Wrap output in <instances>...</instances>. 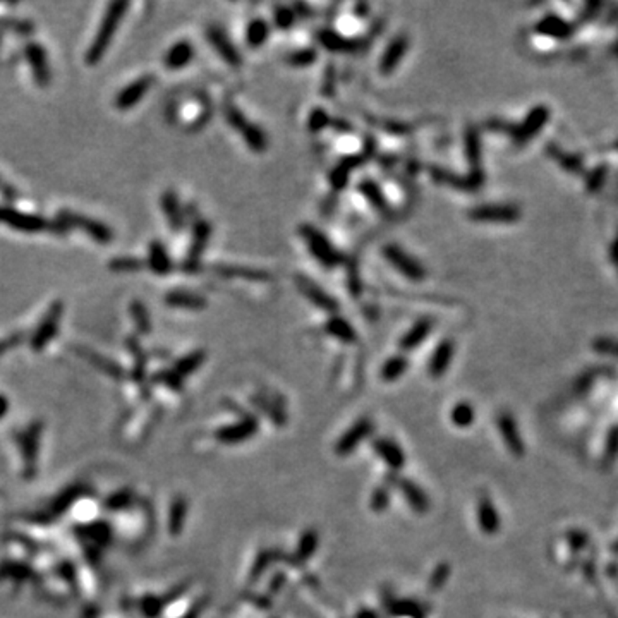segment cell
<instances>
[{
	"label": "cell",
	"instance_id": "obj_8",
	"mask_svg": "<svg viewBox=\"0 0 618 618\" xmlns=\"http://www.w3.org/2000/svg\"><path fill=\"white\" fill-rule=\"evenodd\" d=\"M153 81H155L153 76H143V78L136 79V81H132L131 85H127L124 90H120L115 98L117 108L127 110L134 107L138 101L143 100V97H145L146 91L151 88Z\"/></svg>",
	"mask_w": 618,
	"mask_h": 618
},
{
	"label": "cell",
	"instance_id": "obj_33",
	"mask_svg": "<svg viewBox=\"0 0 618 618\" xmlns=\"http://www.w3.org/2000/svg\"><path fill=\"white\" fill-rule=\"evenodd\" d=\"M241 134H242V138H244V141L248 143V146L251 148L253 151H256V153L265 151V148H267V145H268L265 132L251 122L246 126V129L241 132Z\"/></svg>",
	"mask_w": 618,
	"mask_h": 618
},
{
	"label": "cell",
	"instance_id": "obj_39",
	"mask_svg": "<svg viewBox=\"0 0 618 618\" xmlns=\"http://www.w3.org/2000/svg\"><path fill=\"white\" fill-rule=\"evenodd\" d=\"M500 431H502L505 442L509 443L515 452H517L519 442H517V437H515V426H514V423H512L510 418H507V416H502V418H500Z\"/></svg>",
	"mask_w": 618,
	"mask_h": 618
},
{
	"label": "cell",
	"instance_id": "obj_38",
	"mask_svg": "<svg viewBox=\"0 0 618 618\" xmlns=\"http://www.w3.org/2000/svg\"><path fill=\"white\" fill-rule=\"evenodd\" d=\"M308 124H309L311 132H320L321 129H325L332 124V119H330V115L327 112H325L323 108H314L313 112H311Z\"/></svg>",
	"mask_w": 618,
	"mask_h": 618
},
{
	"label": "cell",
	"instance_id": "obj_1",
	"mask_svg": "<svg viewBox=\"0 0 618 618\" xmlns=\"http://www.w3.org/2000/svg\"><path fill=\"white\" fill-rule=\"evenodd\" d=\"M129 7L127 2H113L110 3L107 7V13H105L104 21H101L100 29H98L97 36L93 38V43L90 45L88 52H86V62L91 64H97L98 60L101 59L107 50V47L112 41L113 35L117 31V26H119L120 19L124 17V13Z\"/></svg>",
	"mask_w": 618,
	"mask_h": 618
},
{
	"label": "cell",
	"instance_id": "obj_43",
	"mask_svg": "<svg viewBox=\"0 0 618 618\" xmlns=\"http://www.w3.org/2000/svg\"><path fill=\"white\" fill-rule=\"evenodd\" d=\"M316 543H318V538L314 536L313 533L306 534V536L301 540V545H299V552H297L299 559H302V560L308 559L311 553H313V549H314V546H316Z\"/></svg>",
	"mask_w": 618,
	"mask_h": 618
},
{
	"label": "cell",
	"instance_id": "obj_6",
	"mask_svg": "<svg viewBox=\"0 0 618 618\" xmlns=\"http://www.w3.org/2000/svg\"><path fill=\"white\" fill-rule=\"evenodd\" d=\"M60 316H62V302L55 301L52 302V306L48 308L47 314H45L43 320L38 325L35 335L31 339V347L33 351H41L45 349L48 342L57 335V328H59Z\"/></svg>",
	"mask_w": 618,
	"mask_h": 618
},
{
	"label": "cell",
	"instance_id": "obj_32",
	"mask_svg": "<svg viewBox=\"0 0 618 618\" xmlns=\"http://www.w3.org/2000/svg\"><path fill=\"white\" fill-rule=\"evenodd\" d=\"M359 160L356 158H346L342 164H339L335 169L330 172V184H332L333 189H342L346 188L347 182H349V176H351V170L354 169V165L358 164Z\"/></svg>",
	"mask_w": 618,
	"mask_h": 618
},
{
	"label": "cell",
	"instance_id": "obj_26",
	"mask_svg": "<svg viewBox=\"0 0 618 618\" xmlns=\"http://www.w3.org/2000/svg\"><path fill=\"white\" fill-rule=\"evenodd\" d=\"M325 332H327L328 335L335 337V339L342 340V342H347V344H352L358 340V335H356L354 328L351 327V323H349L347 320H344V318H339V316L330 318V320L327 321V325H325Z\"/></svg>",
	"mask_w": 618,
	"mask_h": 618
},
{
	"label": "cell",
	"instance_id": "obj_21",
	"mask_svg": "<svg viewBox=\"0 0 618 618\" xmlns=\"http://www.w3.org/2000/svg\"><path fill=\"white\" fill-rule=\"evenodd\" d=\"M148 265L157 275H167L172 270V260L160 241H153L148 249Z\"/></svg>",
	"mask_w": 618,
	"mask_h": 618
},
{
	"label": "cell",
	"instance_id": "obj_25",
	"mask_svg": "<svg viewBox=\"0 0 618 618\" xmlns=\"http://www.w3.org/2000/svg\"><path fill=\"white\" fill-rule=\"evenodd\" d=\"M162 210L169 218V223L172 229L179 230L184 225V215H182L179 199H177L176 192L174 191H165L162 195Z\"/></svg>",
	"mask_w": 618,
	"mask_h": 618
},
{
	"label": "cell",
	"instance_id": "obj_24",
	"mask_svg": "<svg viewBox=\"0 0 618 618\" xmlns=\"http://www.w3.org/2000/svg\"><path fill=\"white\" fill-rule=\"evenodd\" d=\"M431 327H433V323H431L430 320H426V318H424V320L416 321L414 327H412L407 333H405L404 337H402L400 347L404 349V351H412V349L419 347L421 342H423V340L430 335Z\"/></svg>",
	"mask_w": 618,
	"mask_h": 618
},
{
	"label": "cell",
	"instance_id": "obj_30",
	"mask_svg": "<svg viewBox=\"0 0 618 618\" xmlns=\"http://www.w3.org/2000/svg\"><path fill=\"white\" fill-rule=\"evenodd\" d=\"M400 490L404 493L405 500L411 503V507H414V510L421 512V514H423V512H428V498L424 496V493L416 486V484L409 483L407 479H402Z\"/></svg>",
	"mask_w": 618,
	"mask_h": 618
},
{
	"label": "cell",
	"instance_id": "obj_27",
	"mask_svg": "<svg viewBox=\"0 0 618 618\" xmlns=\"http://www.w3.org/2000/svg\"><path fill=\"white\" fill-rule=\"evenodd\" d=\"M217 273L222 276H227V279H244L255 280V282H263V280L270 279V275L267 272L244 267H217Z\"/></svg>",
	"mask_w": 618,
	"mask_h": 618
},
{
	"label": "cell",
	"instance_id": "obj_40",
	"mask_svg": "<svg viewBox=\"0 0 618 618\" xmlns=\"http://www.w3.org/2000/svg\"><path fill=\"white\" fill-rule=\"evenodd\" d=\"M287 60H289L292 66L304 67V66H309V64H313L314 60H316V52L311 50V48H304V50H297V52H294V54H290Z\"/></svg>",
	"mask_w": 618,
	"mask_h": 618
},
{
	"label": "cell",
	"instance_id": "obj_35",
	"mask_svg": "<svg viewBox=\"0 0 618 618\" xmlns=\"http://www.w3.org/2000/svg\"><path fill=\"white\" fill-rule=\"evenodd\" d=\"M131 316H132V321H134L136 328L139 330V333H143V335L150 333L151 321H150V316H148V311H146L145 304H143V302H139V301L132 302V304H131Z\"/></svg>",
	"mask_w": 618,
	"mask_h": 618
},
{
	"label": "cell",
	"instance_id": "obj_31",
	"mask_svg": "<svg viewBox=\"0 0 618 618\" xmlns=\"http://www.w3.org/2000/svg\"><path fill=\"white\" fill-rule=\"evenodd\" d=\"M407 370V359L404 356H392L388 361H385V364L381 366V380L385 381H395L399 380L402 374L405 373Z\"/></svg>",
	"mask_w": 618,
	"mask_h": 618
},
{
	"label": "cell",
	"instance_id": "obj_10",
	"mask_svg": "<svg viewBox=\"0 0 618 618\" xmlns=\"http://www.w3.org/2000/svg\"><path fill=\"white\" fill-rule=\"evenodd\" d=\"M24 54L26 59H28L29 66H31L36 85L45 88V86L50 83V69H48V60H47V54H45V48L38 43H29L28 47L24 48Z\"/></svg>",
	"mask_w": 618,
	"mask_h": 618
},
{
	"label": "cell",
	"instance_id": "obj_22",
	"mask_svg": "<svg viewBox=\"0 0 618 618\" xmlns=\"http://www.w3.org/2000/svg\"><path fill=\"white\" fill-rule=\"evenodd\" d=\"M477 522H479V528L484 531V533L491 534L496 533L500 528V519L496 510L493 509L491 502L486 498V496H479L477 500Z\"/></svg>",
	"mask_w": 618,
	"mask_h": 618
},
{
	"label": "cell",
	"instance_id": "obj_9",
	"mask_svg": "<svg viewBox=\"0 0 618 618\" xmlns=\"http://www.w3.org/2000/svg\"><path fill=\"white\" fill-rule=\"evenodd\" d=\"M515 217H517V210L505 206V204H484V206H476L469 211V218L479 223L512 222Z\"/></svg>",
	"mask_w": 618,
	"mask_h": 618
},
{
	"label": "cell",
	"instance_id": "obj_4",
	"mask_svg": "<svg viewBox=\"0 0 618 618\" xmlns=\"http://www.w3.org/2000/svg\"><path fill=\"white\" fill-rule=\"evenodd\" d=\"M383 256H385L386 260H388V263L392 265L393 268H397L405 279L412 280V282H421V280H424V276H426L424 268L421 267L414 258L409 256L400 246L395 244L385 246V248H383Z\"/></svg>",
	"mask_w": 618,
	"mask_h": 618
},
{
	"label": "cell",
	"instance_id": "obj_18",
	"mask_svg": "<svg viewBox=\"0 0 618 618\" xmlns=\"http://www.w3.org/2000/svg\"><path fill=\"white\" fill-rule=\"evenodd\" d=\"M256 431H258L256 421L253 418H244L241 423L236 424V426H229L225 428V430L218 431L217 438L225 443H239L251 438Z\"/></svg>",
	"mask_w": 618,
	"mask_h": 618
},
{
	"label": "cell",
	"instance_id": "obj_13",
	"mask_svg": "<svg viewBox=\"0 0 618 618\" xmlns=\"http://www.w3.org/2000/svg\"><path fill=\"white\" fill-rule=\"evenodd\" d=\"M370 433H371L370 421L359 419L358 423L352 424V426L346 431V435L339 440V443H337V454L349 455Z\"/></svg>",
	"mask_w": 618,
	"mask_h": 618
},
{
	"label": "cell",
	"instance_id": "obj_34",
	"mask_svg": "<svg viewBox=\"0 0 618 618\" xmlns=\"http://www.w3.org/2000/svg\"><path fill=\"white\" fill-rule=\"evenodd\" d=\"M450 419L457 428H469L474 423V407L469 402H458L450 412Z\"/></svg>",
	"mask_w": 618,
	"mask_h": 618
},
{
	"label": "cell",
	"instance_id": "obj_2",
	"mask_svg": "<svg viewBox=\"0 0 618 618\" xmlns=\"http://www.w3.org/2000/svg\"><path fill=\"white\" fill-rule=\"evenodd\" d=\"M69 227H78V229H83L91 239H94L97 242H110L112 241V230L108 229L105 223L97 222V220L85 217V215H79L74 213V211H67L62 210L59 213V217L55 220V225L54 229L59 234L66 232Z\"/></svg>",
	"mask_w": 618,
	"mask_h": 618
},
{
	"label": "cell",
	"instance_id": "obj_44",
	"mask_svg": "<svg viewBox=\"0 0 618 618\" xmlns=\"http://www.w3.org/2000/svg\"><path fill=\"white\" fill-rule=\"evenodd\" d=\"M388 500H390L388 491H386L385 488H380V490L374 491L373 498H371V509L377 512L385 510L386 505H388Z\"/></svg>",
	"mask_w": 618,
	"mask_h": 618
},
{
	"label": "cell",
	"instance_id": "obj_16",
	"mask_svg": "<svg viewBox=\"0 0 618 618\" xmlns=\"http://www.w3.org/2000/svg\"><path fill=\"white\" fill-rule=\"evenodd\" d=\"M373 447L378 457H380L383 462H386L392 469H395L397 471V469H400L402 465H404V454H402V449L390 438H377L374 440Z\"/></svg>",
	"mask_w": 618,
	"mask_h": 618
},
{
	"label": "cell",
	"instance_id": "obj_23",
	"mask_svg": "<svg viewBox=\"0 0 618 618\" xmlns=\"http://www.w3.org/2000/svg\"><path fill=\"white\" fill-rule=\"evenodd\" d=\"M359 191L361 195L371 203V206L377 208L378 211L383 215H390V206H388V201H386L385 195L381 192L380 185L377 182L366 179L359 182Z\"/></svg>",
	"mask_w": 618,
	"mask_h": 618
},
{
	"label": "cell",
	"instance_id": "obj_28",
	"mask_svg": "<svg viewBox=\"0 0 618 618\" xmlns=\"http://www.w3.org/2000/svg\"><path fill=\"white\" fill-rule=\"evenodd\" d=\"M465 157L472 170H481V141L476 127L465 129Z\"/></svg>",
	"mask_w": 618,
	"mask_h": 618
},
{
	"label": "cell",
	"instance_id": "obj_14",
	"mask_svg": "<svg viewBox=\"0 0 618 618\" xmlns=\"http://www.w3.org/2000/svg\"><path fill=\"white\" fill-rule=\"evenodd\" d=\"M318 40L320 43L327 48L328 52H335V54H342V52H354L361 47V41L352 40L340 33L333 31V29H321L318 33Z\"/></svg>",
	"mask_w": 618,
	"mask_h": 618
},
{
	"label": "cell",
	"instance_id": "obj_19",
	"mask_svg": "<svg viewBox=\"0 0 618 618\" xmlns=\"http://www.w3.org/2000/svg\"><path fill=\"white\" fill-rule=\"evenodd\" d=\"M165 304L170 308L181 309H203L206 308V301L201 295L189 290H172L165 295Z\"/></svg>",
	"mask_w": 618,
	"mask_h": 618
},
{
	"label": "cell",
	"instance_id": "obj_11",
	"mask_svg": "<svg viewBox=\"0 0 618 618\" xmlns=\"http://www.w3.org/2000/svg\"><path fill=\"white\" fill-rule=\"evenodd\" d=\"M206 35L210 38V43L213 45L215 50L218 52L220 57H222L227 64H230V66L234 67L241 66V54H239L237 48L234 47L232 41L229 40V36L223 33V29H220L218 26H210Z\"/></svg>",
	"mask_w": 618,
	"mask_h": 618
},
{
	"label": "cell",
	"instance_id": "obj_45",
	"mask_svg": "<svg viewBox=\"0 0 618 618\" xmlns=\"http://www.w3.org/2000/svg\"><path fill=\"white\" fill-rule=\"evenodd\" d=\"M447 575H449V567H447V565H440V567L437 568V572H435L433 581H431V586H433V587L442 586V584L447 581Z\"/></svg>",
	"mask_w": 618,
	"mask_h": 618
},
{
	"label": "cell",
	"instance_id": "obj_3",
	"mask_svg": "<svg viewBox=\"0 0 618 618\" xmlns=\"http://www.w3.org/2000/svg\"><path fill=\"white\" fill-rule=\"evenodd\" d=\"M299 232H301V237L304 239L306 244H308L311 255L316 258L323 267L335 268L337 265L342 263V256L337 253V249L333 248L332 242H330L320 230L314 229V227L311 225H302L299 227Z\"/></svg>",
	"mask_w": 618,
	"mask_h": 618
},
{
	"label": "cell",
	"instance_id": "obj_5",
	"mask_svg": "<svg viewBox=\"0 0 618 618\" xmlns=\"http://www.w3.org/2000/svg\"><path fill=\"white\" fill-rule=\"evenodd\" d=\"M0 223H6L10 229L21 230V232H40V230L47 229L48 223L47 220L40 215L33 213H24V211H19L16 208L9 206H0Z\"/></svg>",
	"mask_w": 618,
	"mask_h": 618
},
{
	"label": "cell",
	"instance_id": "obj_7",
	"mask_svg": "<svg viewBox=\"0 0 618 618\" xmlns=\"http://www.w3.org/2000/svg\"><path fill=\"white\" fill-rule=\"evenodd\" d=\"M210 234H211V227L206 220H198V222L195 223L191 248H189L188 256H185V268H188V270H196V268H198L201 255H203L204 248H206L208 241H210Z\"/></svg>",
	"mask_w": 618,
	"mask_h": 618
},
{
	"label": "cell",
	"instance_id": "obj_29",
	"mask_svg": "<svg viewBox=\"0 0 618 618\" xmlns=\"http://www.w3.org/2000/svg\"><path fill=\"white\" fill-rule=\"evenodd\" d=\"M268 35H270L268 22L263 21V19H253L248 24V29H246V41H248L249 47L260 48L265 45Z\"/></svg>",
	"mask_w": 618,
	"mask_h": 618
},
{
	"label": "cell",
	"instance_id": "obj_17",
	"mask_svg": "<svg viewBox=\"0 0 618 618\" xmlns=\"http://www.w3.org/2000/svg\"><path fill=\"white\" fill-rule=\"evenodd\" d=\"M192 57H195V47H192L188 40H181L177 41L176 45L170 47V50L167 52L164 62L169 69L177 71L182 69L184 66H188V64L192 60Z\"/></svg>",
	"mask_w": 618,
	"mask_h": 618
},
{
	"label": "cell",
	"instance_id": "obj_20",
	"mask_svg": "<svg viewBox=\"0 0 618 618\" xmlns=\"http://www.w3.org/2000/svg\"><path fill=\"white\" fill-rule=\"evenodd\" d=\"M454 344L452 340H443L440 342V346L435 349L433 352V358L430 361V374L433 378H440L443 377V373L447 371L449 367L450 361H452V356H454Z\"/></svg>",
	"mask_w": 618,
	"mask_h": 618
},
{
	"label": "cell",
	"instance_id": "obj_12",
	"mask_svg": "<svg viewBox=\"0 0 618 618\" xmlns=\"http://www.w3.org/2000/svg\"><path fill=\"white\" fill-rule=\"evenodd\" d=\"M409 48V40L407 36L399 35L390 41V45L386 47V50L383 52V57L380 60V73L381 74H392L397 69V66L404 59L405 52Z\"/></svg>",
	"mask_w": 618,
	"mask_h": 618
},
{
	"label": "cell",
	"instance_id": "obj_42",
	"mask_svg": "<svg viewBox=\"0 0 618 618\" xmlns=\"http://www.w3.org/2000/svg\"><path fill=\"white\" fill-rule=\"evenodd\" d=\"M0 28L13 29V31L21 33V35H29L33 33V24L28 21H17V19H0Z\"/></svg>",
	"mask_w": 618,
	"mask_h": 618
},
{
	"label": "cell",
	"instance_id": "obj_41",
	"mask_svg": "<svg viewBox=\"0 0 618 618\" xmlns=\"http://www.w3.org/2000/svg\"><path fill=\"white\" fill-rule=\"evenodd\" d=\"M273 19H275V24L279 26L280 29H287V28H290L292 22H294L295 14H294V10L289 9V7L280 6V7H276V9H275Z\"/></svg>",
	"mask_w": 618,
	"mask_h": 618
},
{
	"label": "cell",
	"instance_id": "obj_15",
	"mask_svg": "<svg viewBox=\"0 0 618 618\" xmlns=\"http://www.w3.org/2000/svg\"><path fill=\"white\" fill-rule=\"evenodd\" d=\"M297 286L302 294H304L314 306H318V308L330 311V313H333V311H337V308H339V304H337V301L332 297V295H328L327 292L321 290L320 287L314 286L311 280L304 279V276H299Z\"/></svg>",
	"mask_w": 618,
	"mask_h": 618
},
{
	"label": "cell",
	"instance_id": "obj_36",
	"mask_svg": "<svg viewBox=\"0 0 618 618\" xmlns=\"http://www.w3.org/2000/svg\"><path fill=\"white\" fill-rule=\"evenodd\" d=\"M203 361H204L203 352L201 351L191 352V354H188L185 358H182V359H179V361H177L176 373L179 374V377H184V374H189V373H195V371L198 370Z\"/></svg>",
	"mask_w": 618,
	"mask_h": 618
},
{
	"label": "cell",
	"instance_id": "obj_37",
	"mask_svg": "<svg viewBox=\"0 0 618 618\" xmlns=\"http://www.w3.org/2000/svg\"><path fill=\"white\" fill-rule=\"evenodd\" d=\"M110 268L115 272H136V270H141L143 261L138 260V258H131V256L115 258V260L110 261Z\"/></svg>",
	"mask_w": 618,
	"mask_h": 618
}]
</instances>
